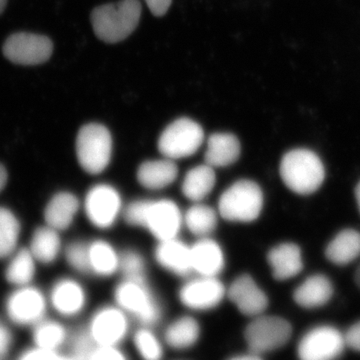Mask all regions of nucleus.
Masks as SVG:
<instances>
[{"mask_svg": "<svg viewBox=\"0 0 360 360\" xmlns=\"http://www.w3.org/2000/svg\"><path fill=\"white\" fill-rule=\"evenodd\" d=\"M7 181V172L6 168L0 165V191L4 188Z\"/></svg>", "mask_w": 360, "mask_h": 360, "instance_id": "37998d69", "label": "nucleus"}, {"mask_svg": "<svg viewBox=\"0 0 360 360\" xmlns=\"http://www.w3.org/2000/svg\"><path fill=\"white\" fill-rule=\"evenodd\" d=\"M134 345L144 360H160L162 357V347L160 340L149 329L142 328L135 333Z\"/></svg>", "mask_w": 360, "mask_h": 360, "instance_id": "473e14b6", "label": "nucleus"}, {"mask_svg": "<svg viewBox=\"0 0 360 360\" xmlns=\"http://www.w3.org/2000/svg\"><path fill=\"white\" fill-rule=\"evenodd\" d=\"M355 198H356L357 205H359V210L360 212V181L357 184L356 188H355Z\"/></svg>", "mask_w": 360, "mask_h": 360, "instance_id": "c03bdc74", "label": "nucleus"}, {"mask_svg": "<svg viewBox=\"0 0 360 360\" xmlns=\"http://www.w3.org/2000/svg\"><path fill=\"white\" fill-rule=\"evenodd\" d=\"M65 329L58 322L42 319L34 326L33 340L37 347L56 352L65 342Z\"/></svg>", "mask_w": 360, "mask_h": 360, "instance_id": "2f4dec72", "label": "nucleus"}, {"mask_svg": "<svg viewBox=\"0 0 360 360\" xmlns=\"http://www.w3.org/2000/svg\"><path fill=\"white\" fill-rule=\"evenodd\" d=\"M151 13L155 16H163L167 13L172 0H144Z\"/></svg>", "mask_w": 360, "mask_h": 360, "instance_id": "a19ab883", "label": "nucleus"}, {"mask_svg": "<svg viewBox=\"0 0 360 360\" xmlns=\"http://www.w3.org/2000/svg\"><path fill=\"white\" fill-rule=\"evenodd\" d=\"M124 219L146 227L160 241L176 238L184 220L179 206L169 200L134 201L125 208Z\"/></svg>", "mask_w": 360, "mask_h": 360, "instance_id": "f257e3e1", "label": "nucleus"}, {"mask_svg": "<svg viewBox=\"0 0 360 360\" xmlns=\"http://www.w3.org/2000/svg\"><path fill=\"white\" fill-rule=\"evenodd\" d=\"M120 269L127 279L144 281L146 265L141 255L134 251H127L120 257Z\"/></svg>", "mask_w": 360, "mask_h": 360, "instance_id": "72a5a7b5", "label": "nucleus"}, {"mask_svg": "<svg viewBox=\"0 0 360 360\" xmlns=\"http://www.w3.org/2000/svg\"><path fill=\"white\" fill-rule=\"evenodd\" d=\"M13 345V335L9 329L0 321V360L4 359Z\"/></svg>", "mask_w": 360, "mask_h": 360, "instance_id": "ea45409f", "label": "nucleus"}, {"mask_svg": "<svg viewBox=\"0 0 360 360\" xmlns=\"http://www.w3.org/2000/svg\"><path fill=\"white\" fill-rule=\"evenodd\" d=\"M7 0H0V14L4 13V8H6Z\"/></svg>", "mask_w": 360, "mask_h": 360, "instance_id": "49530a36", "label": "nucleus"}, {"mask_svg": "<svg viewBox=\"0 0 360 360\" xmlns=\"http://www.w3.org/2000/svg\"><path fill=\"white\" fill-rule=\"evenodd\" d=\"M333 295L330 279L323 274L307 277L293 293V300L300 307L307 309L323 307Z\"/></svg>", "mask_w": 360, "mask_h": 360, "instance_id": "6ab92c4d", "label": "nucleus"}, {"mask_svg": "<svg viewBox=\"0 0 360 360\" xmlns=\"http://www.w3.org/2000/svg\"><path fill=\"white\" fill-rule=\"evenodd\" d=\"M354 281L355 283H356L357 286L360 288V265L357 267L356 271H355Z\"/></svg>", "mask_w": 360, "mask_h": 360, "instance_id": "a18cd8bd", "label": "nucleus"}, {"mask_svg": "<svg viewBox=\"0 0 360 360\" xmlns=\"http://www.w3.org/2000/svg\"><path fill=\"white\" fill-rule=\"evenodd\" d=\"M345 340L347 347L360 352V321L348 329L345 335Z\"/></svg>", "mask_w": 360, "mask_h": 360, "instance_id": "58836bf2", "label": "nucleus"}, {"mask_svg": "<svg viewBox=\"0 0 360 360\" xmlns=\"http://www.w3.org/2000/svg\"><path fill=\"white\" fill-rule=\"evenodd\" d=\"M200 335L198 322L191 316L180 317L172 322L165 331V340L170 347L186 349L198 342Z\"/></svg>", "mask_w": 360, "mask_h": 360, "instance_id": "bb28decb", "label": "nucleus"}, {"mask_svg": "<svg viewBox=\"0 0 360 360\" xmlns=\"http://www.w3.org/2000/svg\"><path fill=\"white\" fill-rule=\"evenodd\" d=\"M292 328L290 322L278 316L258 315L245 328V338L253 354L274 352L290 340Z\"/></svg>", "mask_w": 360, "mask_h": 360, "instance_id": "0eeeda50", "label": "nucleus"}, {"mask_svg": "<svg viewBox=\"0 0 360 360\" xmlns=\"http://www.w3.org/2000/svg\"><path fill=\"white\" fill-rule=\"evenodd\" d=\"M225 288L217 277L200 276L182 286L179 300L184 307L193 310H210L220 304Z\"/></svg>", "mask_w": 360, "mask_h": 360, "instance_id": "4468645a", "label": "nucleus"}, {"mask_svg": "<svg viewBox=\"0 0 360 360\" xmlns=\"http://www.w3.org/2000/svg\"><path fill=\"white\" fill-rule=\"evenodd\" d=\"M2 51L4 56L15 65H37L51 58L53 44L44 35L20 32L6 39Z\"/></svg>", "mask_w": 360, "mask_h": 360, "instance_id": "1a4fd4ad", "label": "nucleus"}, {"mask_svg": "<svg viewBox=\"0 0 360 360\" xmlns=\"http://www.w3.org/2000/svg\"><path fill=\"white\" fill-rule=\"evenodd\" d=\"M267 262L274 278L279 281H288L303 269L302 250L295 243H284L274 246L267 255Z\"/></svg>", "mask_w": 360, "mask_h": 360, "instance_id": "f3484780", "label": "nucleus"}, {"mask_svg": "<svg viewBox=\"0 0 360 360\" xmlns=\"http://www.w3.org/2000/svg\"><path fill=\"white\" fill-rule=\"evenodd\" d=\"M345 335L329 326H317L309 330L298 345L300 360H336L342 354Z\"/></svg>", "mask_w": 360, "mask_h": 360, "instance_id": "9d476101", "label": "nucleus"}, {"mask_svg": "<svg viewBox=\"0 0 360 360\" xmlns=\"http://www.w3.org/2000/svg\"><path fill=\"white\" fill-rule=\"evenodd\" d=\"M264 200V193L257 182L238 180L220 196L219 213L229 221L252 222L259 217Z\"/></svg>", "mask_w": 360, "mask_h": 360, "instance_id": "20e7f679", "label": "nucleus"}, {"mask_svg": "<svg viewBox=\"0 0 360 360\" xmlns=\"http://www.w3.org/2000/svg\"><path fill=\"white\" fill-rule=\"evenodd\" d=\"M35 262L30 250L14 251L6 267V281L18 288L30 285L35 274Z\"/></svg>", "mask_w": 360, "mask_h": 360, "instance_id": "cd10ccee", "label": "nucleus"}, {"mask_svg": "<svg viewBox=\"0 0 360 360\" xmlns=\"http://www.w3.org/2000/svg\"><path fill=\"white\" fill-rule=\"evenodd\" d=\"M179 175V168L174 160H148L142 163L137 170V180L142 186L151 191H158L172 186Z\"/></svg>", "mask_w": 360, "mask_h": 360, "instance_id": "4be33fe9", "label": "nucleus"}, {"mask_svg": "<svg viewBox=\"0 0 360 360\" xmlns=\"http://www.w3.org/2000/svg\"><path fill=\"white\" fill-rule=\"evenodd\" d=\"M65 357L56 354L53 350L44 349V348L35 347L33 349L25 352L21 355L20 360H63Z\"/></svg>", "mask_w": 360, "mask_h": 360, "instance_id": "4c0bfd02", "label": "nucleus"}, {"mask_svg": "<svg viewBox=\"0 0 360 360\" xmlns=\"http://www.w3.org/2000/svg\"><path fill=\"white\" fill-rule=\"evenodd\" d=\"M65 257L70 266L77 271H90L89 246L85 243H71L66 248Z\"/></svg>", "mask_w": 360, "mask_h": 360, "instance_id": "f704fd0d", "label": "nucleus"}, {"mask_svg": "<svg viewBox=\"0 0 360 360\" xmlns=\"http://www.w3.org/2000/svg\"><path fill=\"white\" fill-rule=\"evenodd\" d=\"M229 360H262V359L259 356V354L251 352L250 354L238 355V356L231 357Z\"/></svg>", "mask_w": 360, "mask_h": 360, "instance_id": "79ce46f5", "label": "nucleus"}, {"mask_svg": "<svg viewBox=\"0 0 360 360\" xmlns=\"http://www.w3.org/2000/svg\"><path fill=\"white\" fill-rule=\"evenodd\" d=\"M184 220L191 233L206 238L217 229V214L210 206L198 203L187 210Z\"/></svg>", "mask_w": 360, "mask_h": 360, "instance_id": "c756f323", "label": "nucleus"}, {"mask_svg": "<svg viewBox=\"0 0 360 360\" xmlns=\"http://www.w3.org/2000/svg\"><path fill=\"white\" fill-rule=\"evenodd\" d=\"M63 360H80V359H75V357H73V359H65Z\"/></svg>", "mask_w": 360, "mask_h": 360, "instance_id": "de8ad7c7", "label": "nucleus"}, {"mask_svg": "<svg viewBox=\"0 0 360 360\" xmlns=\"http://www.w3.org/2000/svg\"><path fill=\"white\" fill-rule=\"evenodd\" d=\"M94 340L89 333H82L77 335L75 341H73V350L75 352V359L80 360H87L89 359L90 354L94 352Z\"/></svg>", "mask_w": 360, "mask_h": 360, "instance_id": "c9c22d12", "label": "nucleus"}, {"mask_svg": "<svg viewBox=\"0 0 360 360\" xmlns=\"http://www.w3.org/2000/svg\"><path fill=\"white\" fill-rule=\"evenodd\" d=\"M141 16L139 0H120L96 7L91 13L94 33L106 44H117L129 37Z\"/></svg>", "mask_w": 360, "mask_h": 360, "instance_id": "f03ea898", "label": "nucleus"}, {"mask_svg": "<svg viewBox=\"0 0 360 360\" xmlns=\"http://www.w3.org/2000/svg\"><path fill=\"white\" fill-rule=\"evenodd\" d=\"M87 360H127L116 347H97Z\"/></svg>", "mask_w": 360, "mask_h": 360, "instance_id": "e433bc0d", "label": "nucleus"}, {"mask_svg": "<svg viewBox=\"0 0 360 360\" xmlns=\"http://www.w3.org/2000/svg\"><path fill=\"white\" fill-rule=\"evenodd\" d=\"M78 210H79V201L75 194L70 193L56 194L45 207V222L56 231H65L72 224Z\"/></svg>", "mask_w": 360, "mask_h": 360, "instance_id": "5701e85b", "label": "nucleus"}, {"mask_svg": "<svg viewBox=\"0 0 360 360\" xmlns=\"http://www.w3.org/2000/svg\"><path fill=\"white\" fill-rule=\"evenodd\" d=\"M115 298L120 309L134 315L142 323L150 326L160 319V307L146 281L125 279L116 288Z\"/></svg>", "mask_w": 360, "mask_h": 360, "instance_id": "6e6552de", "label": "nucleus"}, {"mask_svg": "<svg viewBox=\"0 0 360 360\" xmlns=\"http://www.w3.org/2000/svg\"><path fill=\"white\" fill-rule=\"evenodd\" d=\"M205 131L191 118L174 120L163 130L158 139V149L168 160H176L193 155L202 146Z\"/></svg>", "mask_w": 360, "mask_h": 360, "instance_id": "423d86ee", "label": "nucleus"}, {"mask_svg": "<svg viewBox=\"0 0 360 360\" xmlns=\"http://www.w3.org/2000/svg\"><path fill=\"white\" fill-rule=\"evenodd\" d=\"M7 315L21 326H34L44 319L46 300L41 291L33 286H20L7 297Z\"/></svg>", "mask_w": 360, "mask_h": 360, "instance_id": "9b49d317", "label": "nucleus"}, {"mask_svg": "<svg viewBox=\"0 0 360 360\" xmlns=\"http://www.w3.org/2000/svg\"><path fill=\"white\" fill-rule=\"evenodd\" d=\"M129 330L124 311L117 307L99 309L90 322L89 335L97 347H116L122 342Z\"/></svg>", "mask_w": 360, "mask_h": 360, "instance_id": "ddd939ff", "label": "nucleus"}, {"mask_svg": "<svg viewBox=\"0 0 360 360\" xmlns=\"http://www.w3.org/2000/svg\"><path fill=\"white\" fill-rule=\"evenodd\" d=\"M87 219L98 229H110L122 212V198L115 187L98 184L91 187L84 200Z\"/></svg>", "mask_w": 360, "mask_h": 360, "instance_id": "f8f14e48", "label": "nucleus"}, {"mask_svg": "<svg viewBox=\"0 0 360 360\" xmlns=\"http://www.w3.org/2000/svg\"><path fill=\"white\" fill-rule=\"evenodd\" d=\"M52 307L65 316H73L84 309L86 295L82 286L73 279L63 278L52 288Z\"/></svg>", "mask_w": 360, "mask_h": 360, "instance_id": "412c9836", "label": "nucleus"}, {"mask_svg": "<svg viewBox=\"0 0 360 360\" xmlns=\"http://www.w3.org/2000/svg\"><path fill=\"white\" fill-rule=\"evenodd\" d=\"M326 257L336 265H347L360 257V232L345 229L328 243Z\"/></svg>", "mask_w": 360, "mask_h": 360, "instance_id": "b1692460", "label": "nucleus"}, {"mask_svg": "<svg viewBox=\"0 0 360 360\" xmlns=\"http://www.w3.org/2000/svg\"><path fill=\"white\" fill-rule=\"evenodd\" d=\"M20 224L11 210L0 206V259L11 257L16 250Z\"/></svg>", "mask_w": 360, "mask_h": 360, "instance_id": "7c9ffc66", "label": "nucleus"}, {"mask_svg": "<svg viewBox=\"0 0 360 360\" xmlns=\"http://www.w3.org/2000/svg\"><path fill=\"white\" fill-rule=\"evenodd\" d=\"M89 246L90 271L101 276H112L117 271L120 257L110 243L97 240Z\"/></svg>", "mask_w": 360, "mask_h": 360, "instance_id": "c85d7f7f", "label": "nucleus"}, {"mask_svg": "<svg viewBox=\"0 0 360 360\" xmlns=\"http://www.w3.org/2000/svg\"><path fill=\"white\" fill-rule=\"evenodd\" d=\"M281 179L288 188L300 195L319 191L326 179V169L314 151L296 148L283 155L279 167Z\"/></svg>", "mask_w": 360, "mask_h": 360, "instance_id": "7ed1b4c3", "label": "nucleus"}, {"mask_svg": "<svg viewBox=\"0 0 360 360\" xmlns=\"http://www.w3.org/2000/svg\"><path fill=\"white\" fill-rule=\"evenodd\" d=\"M155 258L158 264L175 276H187L193 271L191 246L176 238L160 241L155 250Z\"/></svg>", "mask_w": 360, "mask_h": 360, "instance_id": "dca6fc26", "label": "nucleus"}, {"mask_svg": "<svg viewBox=\"0 0 360 360\" xmlns=\"http://www.w3.org/2000/svg\"><path fill=\"white\" fill-rule=\"evenodd\" d=\"M61 250V241L58 231L52 227L42 226L33 233L30 250L37 262L49 264L58 257Z\"/></svg>", "mask_w": 360, "mask_h": 360, "instance_id": "a878e982", "label": "nucleus"}, {"mask_svg": "<svg viewBox=\"0 0 360 360\" xmlns=\"http://www.w3.org/2000/svg\"><path fill=\"white\" fill-rule=\"evenodd\" d=\"M229 296L241 314L257 317L269 307V298L252 277L243 274L231 283Z\"/></svg>", "mask_w": 360, "mask_h": 360, "instance_id": "2eb2a0df", "label": "nucleus"}, {"mask_svg": "<svg viewBox=\"0 0 360 360\" xmlns=\"http://www.w3.org/2000/svg\"><path fill=\"white\" fill-rule=\"evenodd\" d=\"M240 149V143L236 135L217 132L208 139L205 163L213 168L229 167L238 160Z\"/></svg>", "mask_w": 360, "mask_h": 360, "instance_id": "aec40b11", "label": "nucleus"}, {"mask_svg": "<svg viewBox=\"0 0 360 360\" xmlns=\"http://www.w3.org/2000/svg\"><path fill=\"white\" fill-rule=\"evenodd\" d=\"M193 271L200 276L217 277L224 269V255L219 243L202 238L191 246Z\"/></svg>", "mask_w": 360, "mask_h": 360, "instance_id": "a211bd4d", "label": "nucleus"}, {"mask_svg": "<svg viewBox=\"0 0 360 360\" xmlns=\"http://www.w3.org/2000/svg\"><path fill=\"white\" fill-rule=\"evenodd\" d=\"M217 177L213 167L208 165H198L187 172L181 184V191L187 200L200 202L212 193Z\"/></svg>", "mask_w": 360, "mask_h": 360, "instance_id": "393cba45", "label": "nucleus"}, {"mask_svg": "<svg viewBox=\"0 0 360 360\" xmlns=\"http://www.w3.org/2000/svg\"><path fill=\"white\" fill-rule=\"evenodd\" d=\"M75 148L78 162L87 174H101L110 165L112 139L104 125L89 123L82 127L78 131Z\"/></svg>", "mask_w": 360, "mask_h": 360, "instance_id": "39448f33", "label": "nucleus"}]
</instances>
